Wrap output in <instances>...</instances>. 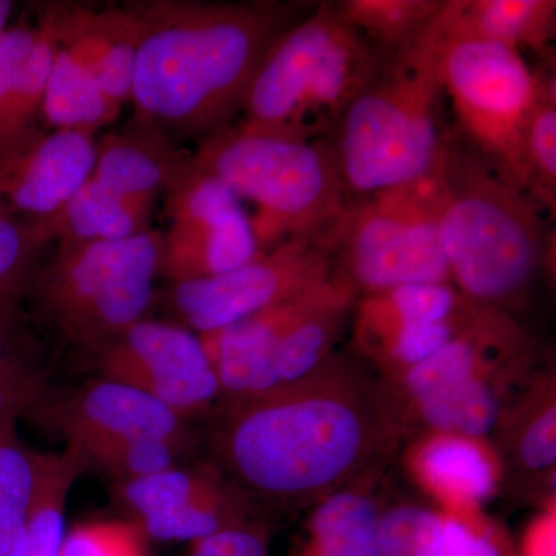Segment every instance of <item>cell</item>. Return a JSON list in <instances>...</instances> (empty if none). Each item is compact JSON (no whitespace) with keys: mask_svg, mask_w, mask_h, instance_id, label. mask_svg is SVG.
Listing matches in <instances>:
<instances>
[{"mask_svg":"<svg viewBox=\"0 0 556 556\" xmlns=\"http://www.w3.org/2000/svg\"><path fill=\"white\" fill-rule=\"evenodd\" d=\"M416 428L396 388L351 348L305 378L208 415L211 463L260 514H295L386 473Z\"/></svg>","mask_w":556,"mask_h":556,"instance_id":"1","label":"cell"},{"mask_svg":"<svg viewBox=\"0 0 556 556\" xmlns=\"http://www.w3.org/2000/svg\"><path fill=\"white\" fill-rule=\"evenodd\" d=\"M142 22L131 101L137 123L204 139L239 119L266 50L314 3L252 0L134 2Z\"/></svg>","mask_w":556,"mask_h":556,"instance_id":"2","label":"cell"},{"mask_svg":"<svg viewBox=\"0 0 556 556\" xmlns=\"http://www.w3.org/2000/svg\"><path fill=\"white\" fill-rule=\"evenodd\" d=\"M439 243L466 298L515 316L551 247L541 208L448 131L431 169Z\"/></svg>","mask_w":556,"mask_h":556,"instance_id":"3","label":"cell"},{"mask_svg":"<svg viewBox=\"0 0 556 556\" xmlns=\"http://www.w3.org/2000/svg\"><path fill=\"white\" fill-rule=\"evenodd\" d=\"M387 54L340 20L334 2L316 3L266 50L237 124L298 141L329 138Z\"/></svg>","mask_w":556,"mask_h":556,"instance_id":"4","label":"cell"},{"mask_svg":"<svg viewBox=\"0 0 556 556\" xmlns=\"http://www.w3.org/2000/svg\"><path fill=\"white\" fill-rule=\"evenodd\" d=\"M437 60L419 38L388 53L332 131L350 199L375 195L426 177L441 155L444 100Z\"/></svg>","mask_w":556,"mask_h":556,"instance_id":"5","label":"cell"},{"mask_svg":"<svg viewBox=\"0 0 556 556\" xmlns=\"http://www.w3.org/2000/svg\"><path fill=\"white\" fill-rule=\"evenodd\" d=\"M190 159L254 204L252 225L265 252L288 240L320 243L351 201L329 138L269 137L233 123L201 139Z\"/></svg>","mask_w":556,"mask_h":556,"instance_id":"6","label":"cell"},{"mask_svg":"<svg viewBox=\"0 0 556 556\" xmlns=\"http://www.w3.org/2000/svg\"><path fill=\"white\" fill-rule=\"evenodd\" d=\"M161 249L163 236L152 229L119 241L58 240L33 270L25 299L62 339L97 356L149 317Z\"/></svg>","mask_w":556,"mask_h":556,"instance_id":"7","label":"cell"},{"mask_svg":"<svg viewBox=\"0 0 556 556\" xmlns=\"http://www.w3.org/2000/svg\"><path fill=\"white\" fill-rule=\"evenodd\" d=\"M331 277L356 298L412 283H448L431 170L409 185L353 199L320 240Z\"/></svg>","mask_w":556,"mask_h":556,"instance_id":"8","label":"cell"},{"mask_svg":"<svg viewBox=\"0 0 556 556\" xmlns=\"http://www.w3.org/2000/svg\"><path fill=\"white\" fill-rule=\"evenodd\" d=\"M460 138L504 181L526 193L522 138L536 101L535 70L521 51L484 40L430 42Z\"/></svg>","mask_w":556,"mask_h":556,"instance_id":"9","label":"cell"},{"mask_svg":"<svg viewBox=\"0 0 556 556\" xmlns=\"http://www.w3.org/2000/svg\"><path fill=\"white\" fill-rule=\"evenodd\" d=\"M164 197L170 226L161 233L160 274L172 283L219 276L265 254L241 201L190 155Z\"/></svg>","mask_w":556,"mask_h":556,"instance_id":"10","label":"cell"},{"mask_svg":"<svg viewBox=\"0 0 556 556\" xmlns=\"http://www.w3.org/2000/svg\"><path fill=\"white\" fill-rule=\"evenodd\" d=\"M331 273V257L317 241L288 240L229 273L172 283L161 303L172 321L206 334L303 294Z\"/></svg>","mask_w":556,"mask_h":556,"instance_id":"11","label":"cell"},{"mask_svg":"<svg viewBox=\"0 0 556 556\" xmlns=\"http://www.w3.org/2000/svg\"><path fill=\"white\" fill-rule=\"evenodd\" d=\"M100 376L155 399L185 422L206 417L222 391L197 332L148 317L93 356Z\"/></svg>","mask_w":556,"mask_h":556,"instance_id":"12","label":"cell"},{"mask_svg":"<svg viewBox=\"0 0 556 556\" xmlns=\"http://www.w3.org/2000/svg\"><path fill=\"white\" fill-rule=\"evenodd\" d=\"M479 306L452 316L438 294L419 285L365 295L354 306L350 348L393 386L459 334Z\"/></svg>","mask_w":556,"mask_h":556,"instance_id":"13","label":"cell"},{"mask_svg":"<svg viewBox=\"0 0 556 556\" xmlns=\"http://www.w3.org/2000/svg\"><path fill=\"white\" fill-rule=\"evenodd\" d=\"M28 417L61 434L70 450L131 438L164 439L190 453L197 447L188 422L148 394L102 376L67 390L50 387Z\"/></svg>","mask_w":556,"mask_h":556,"instance_id":"14","label":"cell"},{"mask_svg":"<svg viewBox=\"0 0 556 556\" xmlns=\"http://www.w3.org/2000/svg\"><path fill=\"white\" fill-rule=\"evenodd\" d=\"M112 489L126 518L150 541L186 544L215 532L239 493L211 460L177 464Z\"/></svg>","mask_w":556,"mask_h":556,"instance_id":"15","label":"cell"},{"mask_svg":"<svg viewBox=\"0 0 556 556\" xmlns=\"http://www.w3.org/2000/svg\"><path fill=\"white\" fill-rule=\"evenodd\" d=\"M94 159L93 135L43 131L0 161V207L28 222H46L91 177Z\"/></svg>","mask_w":556,"mask_h":556,"instance_id":"16","label":"cell"},{"mask_svg":"<svg viewBox=\"0 0 556 556\" xmlns=\"http://www.w3.org/2000/svg\"><path fill=\"white\" fill-rule=\"evenodd\" d=\"M60 46L98 80L110 101L131 100L142 22L130 3L97 11L78 3H53Z\"/></svg>","mask_w":556,"mask_h":556,"instance_id":"17","label":"cell"},{"mask_svg":"<svg viewBox=\"0 0 556 556\" xmlns=\"http://www.w3.org/2000/svg\"><path fill=\"white\" fill-rule=\"evenodd\" d=\"M430 42L484 40L538 56H552L556 36L555 0H444L422 31Z\"/></svg>","mask_w":556,"mask_h":556,"instance_id":"18","label":"cell"},{"mask_svg":"<svg viewBox=\"0 0 556 556\" xmlns=\"http://www.w3.org/2000/svg\"><path fill=\"white\" fill-rule=\"evenodd\" d=\"M409 441L408 464L417 482L450 506L477 508L500 484L495 450L485 439L422 431Z\"/></svg>","mask_w":556,"mask_h":556,"instance_id":"19","label":"cell"},{"mask_svg":"<svg viewBox=\"0 0 556 556\" xmlns=\"http://www.w3.org/2000/svg\"><path fill=\"white\" fill-rule=\"evenodd\" d=\"M356 300L350 289L334 278H328L318 289L314 302L278 340L251 396L305 378L324 364L339 350L338 343L350 328Z\"/></svg>","mask_w":556,"mask_h":556,"instance_id":"20","label":"cell"},{"mask_svg":"<svg viewBox=\"0 0 556 556\" xmlns=\"http://www.w3.org/2000/svg\"><path fill=\"white\" fill-rule=\"evenodd\" d=\"M540 367L508 402L493 430L501 477L536 478L555 468V375Z\"/></svg>","mask_w":556,"mask_h":556,"instance_id":"21","label":"cell"},{"mask_svg":"<svg viewBox=\"0 0 556 556\" xmlns=\"http://www.w3.org/2000/svg\"><path fill=\"white\" fill-rule=\"evenodd\" d=\"M188 159L169 138L137 123L97 142L90 178L116 195L153 206Z\"/></svg>","mask_w":556,"mask_h":556,"instance_id":"22","label":"cell"},{"mask_svg":"<svg viewBox=\"0 0 556 556\" xmlns=\"http://www.w3.org/2000/svg\"><path fill=\"white\" fill-rule=\"evenodd\" d=\"M38 35V22L27 21L10 24L0 33V161L43 134L40 105L49 75L27 60Z\"/></svg>","mask_w":556,"mask_h":556,"instance_id":"23","label":"cell"},{"mask_svg":"<svg viewBox=\"0 0 556 556\" xmlns=\"http://www.w3.org/2000/svg\"><path fill=\"white\" fill-rule=\"evenodd\" d=\"M371 475L309 508L305 541L298 556H380L379 525L383 506Z\"/></svg>","mask_w":556,"mask_h":556,"instance_id":"24","label":"cell"},{"mask_svg":"<svg viewBox=\"0 0 556 556\" xmlns=\"http://www.w3.org/2000/svg\"><path fill=\"white\" fill-rule=\"evenodd\" d=\"M152 207L116 195L89 178L53 217L40 223L53 241H119L150 230Z\"/></svg>","mask_w":556,"mask_h":556,"instance_id":"25","label":"cell"},{"mask_svg":"<svg viewBox=\"0 0 556 556\" xmlns=\"http://www.w3.org/2000/svg\"><path fill=\"white\" fill-rule=\"evenodd\" d=\"M119 110L93 75L76 64L60 46L40 105V118L47 126L93 135L118 118Z\"/></svg>","mask_w":556,"mask_h":556,"instance_id":"26","label":"cell"},{"mask_svg":"<svg viewBox=\"0 0 556 556\" xmlns=\"http://www.w3.org/2000/svg\"><path fill=\"white\" fill-rule=\"evenodd\" d=\"M39 452L25 447L17 419H0V556H21L27 538Z\"/></svg>","mask_w":556,"mask_h":556,"instance_id":"27","label":"cell"},{"mask_svg":"<svg viewBox=\"0 0 556 556\" xmlns=\"http://www.w3.org/2000/svg\"><path fill=\"white\" fill-rule=\"evenodd\" d=\"M536 101L522 138L526 193L541 211L556 208V78L555 54L536 70Z\"/></svg>","mask_w":556,"mask_h":556,"instance_id":"28","label":"cell"},{"mask_svg":"<svg viewBox=\"0 0 556 556\" xmlns=\"http://www.w3.org/2000/svg\"><path fill=\"white\" fill-rule=\"evenodd\" d=\"M83 466L64 450L40 453L38 485L21 556H58L65 535V507L73 485L83 475Z\"/></svg>","mask_w":556,"mask_h":556,"instance_id":"29","label":"cell"},{"mask_svg":"<svg viewBox=\"0 0 556 556\" xmlns=\"http://www.w3.org/2000/svg\"><path fill=\"white\" fill-rule=\"evenodd\" d=\"M444 0H338L340 20L387 53L407 49L434 20Z\"/></svg>","mask_w":556,"mask_h":556,"instance_id":"30","label":"cell"},{"mask_svg":"<svg viewBox=\"0 0 556 556\" xmlns=\"http://www.w3.org/2000/svg\"><path fill=\"white\" fill-rule=\"evenodd\" d=\"M50 387L25 338L21 313L0 318V419L30 416Z\"/></svg>","mask_w":556,"mask_h":556,"instance_id":"31","label":"cell"},{"mask_svg":"<svg viewBox=\"0 0 556 556\" xmlns=\"http://www.w3.org/2000/svg\"><path fill=\"white\" fill-rule=\"evenodd\" d=\"M51 241L40 223L0 207V318L21 313L33 270Z\"/></svg>","mask_w":556,"mask_h":556,"instance_id":"32","label":"cell"},{"mask_svg":"<svg viewBox=\"0 0 556 556\" xmlns=\"http://www.w3.org/2000/svg\"><path fill=\"white\" fill-rule=\"evenodd\" d=\"M149 543L129 518L90 519L65 530L58 556H150Z\"/></svg>","mask_w":556,"mask_h":556,"instance_id":"33","label":"cell"},{"mask_svg":"<svg viewBox=\"0 0 556 556\" xmlns=\"http://www.w3.org/2000/svg\"><path fill=\"white\" fill-rule=\"evenodd\" d=\"M185 556H270L268 525L254 519L226 527L188 544Z\"/></svg>","mask_w":556,"mask_h":556,"instance_id":"34","label":"cell"},{"mask_svg":"<svg viewBox=\"0 0 556 556\" xmlns=\"http://www.w3.org/2000/svg\"><path fill=\"white\" fill-rule=\"evenodd\" d=\"M444 556H508L501 538L492 530L477 529L470 522L442 515Z\"/></svg>","mask_w":556,"mask_h":556,"instance_id":"35","label":"cell"},{"mask_svg":"<svg viewBox=\"0 0 556 556\" xmlns=\"http://www.w3.org/2000/svg\"><path fill=\"white\" fill-rule=\"evenodd\" d=\"M412 556H444L442 546V515L433 511L427 519Z\"/></svg>","mask_w":556,"mask_h":556,"instance_id":"36","label":"cell"},{"mask_svg":"<svg viewBox=\"0 0 556 556\" xmlns=\"http://www.w3.org/2000/svg\"><path fill=\"white\" fill-rule=\"evenodd\" d=\"M14 9H16V3L11 0H0V33L9 27Z\"/></svg>","mask_w":556,"mask_h":556,"instance_id":"37","label":"cell"}]
</instances>
